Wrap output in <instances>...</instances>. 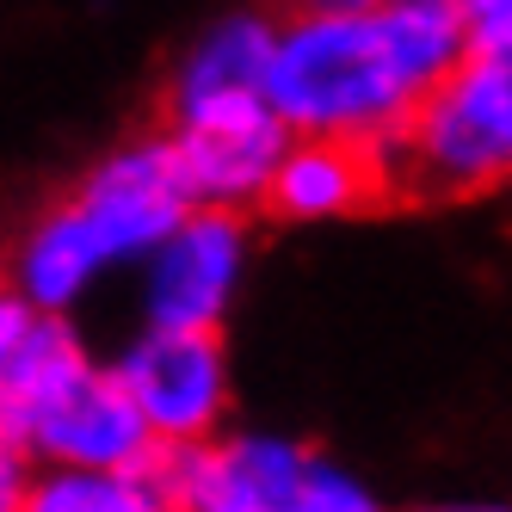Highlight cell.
Listing matches in <instances>:
<instances>
[{
  "label": "cell",
  "instance_id": "10",
  "mask_svg": "<svg viewBox=\"0 0 512 512\" xmlns=\"http://www.w3.org/2000/svg\"><path fill=\"white\" fill-rule=\"evenodd\" d=\"M13 512H179L167 469L136 463V469H75V463H38Z\"/></svg>",
  "mask_w": 512,
  "mask_h": 512
},
{
  "label": "cell",
  "instance_id": "6",
  "mask_svg": "<svg viewBox=\"0 0 512 512\" xmlns=\"http://www.w3.org/2000/svg\"><path fill=\"white\" fill-rule=\"evenodd\" d=\"M179 173L198 204H223V210H253L266 204L272 173L290 149V130L272 93H247V99H198V105H167V130Z\"/></svg>",
  "mask_w": 512,
  "mask_h": 512
},
{
  "label": "cell",
  "instance_id": "13",
  "mask_svg": "<svg viewBox=\"0 0 512 512\" xmlns=\"http://www.w3.org/2000/svg\"><path fill=\"white\" fill-rule=\"evenodd\" d=\"M297 7H340V0H297Z\"/></svg>",
  "mask_w": 512,
  "mask_h": 512
},
{
  "label": "cell",
  "instance_id": "3",
  "mask_svg": "<svg viewBox=\"0 0 512 512\" xmlns=\"http://www.w3.org/2000/svg\"><path fill=\"white\" fill-rule=\"evenodd\" d=\"M383 155L389 186L420 198H482L512 186V50L469 44Z\"/></svg>",
  "mask_w": 512,
  "mask_h": 512
},
{
  "label": "cell",
  "instance_id": "4",
  "mask_svg": "<svg viewBox=\"0 0 512 512\" xmlns=\"http://www.w3.org/2000/svg\"><path fill=\"white\" fill-rule=\"evenodd\" d=\"M179 512H389L352 463L290 432H216L161 451Z\"/></svg>",
  "mask_w": 512,
  "mask_h": 512
},
{
  "label": "cell",
  "instance_id": "2",
  "mask_svg": "<svg viewBox=\"0 0 512 512\" xmlns=\"http://www.w3.org/2000/svg\"><path fill=\"white\" fill-rule=\"evenodd\" d=\"M198 198L167 136H136L99 155L56 204H44L13 241V290L38 309L75 315L118 266H142L155 241Z\"/></svg>",
  "mask_w": 512,
  "mask_h": 512
},
{
  "label": "cell",
  "instance_id": "5",
  "mask_svg": "<svg viewBox=\"0 0 512 512\" xmlns=\"http://www.w3.org/2000/svg\"><path fill=\"white\" fill-rule=\"evenodd\" d=\"M0 451L75 469H136L161 457L118 364H99L93 352L68 358L44 383L0 395Z\"/></svg>",
  "mask_w": 512,
  "mask_h": 512
},
{
  "label": "cell",
  "instance_id": "7",
  "mask_svg": "<svg viewBox=\"0 0 512 512\" xmlns=\"http://www.w3.org/2000/svg\"><path fill=\"white\" fill-rule=\"evenodd\" d=\"M247 216L223 204H192L136 266L142 327H198L216 334L229 321L247 278Z\"/></svg>",
  "mask_w": 512,
  "mask_h": 512
},
{
  "label": "cell",
  "instance_id": "8",
  "mask_svg": "<svg viewBox=\"0 0 512 512\" xmlns=\"http://www.w3.org/2000/svg\"><path fill=\"white\" fill-rule=\"evenodd\" d=\"M112 364H118L124 389L136 395V408L161 451H186V445L229 432L235 377H229V352L216 334H198V327H142Z\"/></svg>",
  "mask_w": 512,
  "mask_h": 512
},
{
  "label": "cell",
  "instance_id": "12",
  "mask_svg": "<svg viewBox=\"0 0 512 512\" xmlns=\"http://www.w3.org/2000/svg\"><path fill=\"white\" fill-rule=\"evenodd\" d=\"M420 512H512L506 500H445V506H420Z\"/></svg>",
  "mask_w": 512,
  "mask_h": 512
},
{
  "label": "cell",
  "instance_id": "11",
  "mask_svg": "<svg viewBox=\"0 0 512 512\" xmlns=\"http://www.w3.org/2000/svg\"><path fill=\"white\" fill-rule=\"evenodd\" d=\"M469 44H506L512 50V0H451Z\"/></svg>",
  "mask_w": 512,
  "mask_h": 512
},
{
  "label": "cell",
  "instance_id": "1",
  "mask_svg": "<svg viewBox=\"0 0 512 512\" xmlns=\"http://www.w3.org/2000/svg\"><path fill=\"white\" fill-rule=\"evenodd\" d=\"M469 50L451 0H340L297 7L278 25L272 99L297 136L389 142Z\"/></svg>",
  "mask_w": 512,
  "mask_h": 512
},
{
  "label": "cell",
  "instance_id": "9",
  "mask_svg": "<svg viewBox=\"0 0 512 512\" xmlns=\"http://www.w3.org/2000/svg\"><path fill=\"white\" fill-rule=\"evenodd\" d=\"M383 192H389L383 149L346 142V136H290V149L272 173L266 210H278L284 223H340V216H358Z\"/></svg>",
  "mask_w": 512,
  "mask_h": 512
}]
</instances>
